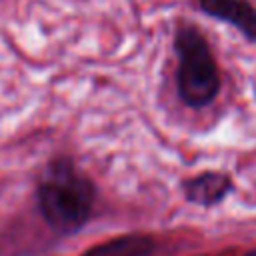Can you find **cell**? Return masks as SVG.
Returning a JSON list of instances; mask_svg holds the SVG:
<instances>
[{"label":"cell","instance_id":"1","mask_svg":"<svg viewBox=\"0 0 256 256\" xmlns=\"http://www.w3.org/2000/svg\"><path fill=\"white\" fill-rule=\"evenodd\" d=\"M94 182L66 156L54 158L36 184L40 216L58 234L80 230L94 210Z\"/></svg>","mask_w":256,"mask_h":256},{"label":"cell","instance_id":"6","mask_svg":"<svg viewBox=\"0 0 256 256\" xmlns=\"http://www.w3.org/2000/svg\"><path fill=\"white\" fill-rule=\"evenodd\" d=\"M246 256H256V252H250V254H246Z\"/></svg>","mask_w":256,"mask_h":256},{"label":"cell","instance_id":"2","mask_svg":"<svg viewBox=\"0 0 256 256\" xmlns=\"http://www.w3.org/2000/svg\"><path fill=\"white\" fill-rule=\"evenodd\" d=\"M176 92L184 106L202 110L222 90V76L206 36L194 24H180L174 32Z\"/></svg>","mask_w":256,"mask_h":256},{"label":"cell","instance_id":"3","mask_svg":"<svg viewBox=\"0 0 256 256\" xmlns=\"http://www.w3.org/2000/svg\"><path fill=\"white\" fill-rule=\"evenodd\" d=\"M202 14L238 30L248 42H256V6L250 0H196Z\"/></svg>","mask_w":256,"mask_h":256},{"label":"cell","instance_id":"5","mask_svg":"<svg viewBox=\"0 0 256 256\" xmlns=\"http://www.w3.org/2000/svg\"><path fill=\"white\" fill-rule=\"evenodd\" d=\"M154 248L152 238L144 234H126L92 246L82 256H148Z\"/></svg>","mask_w":256,"mask_h":256},{"label":"cell","instance_id":"4","mask_svg":"<svg viewBox=\"0 0 256 256\" xmlns=\"http://www.w3.org/2000/svg\"><path fill=\"white\" fill-rule=\"evenodd\" d=\"M232 190V178L224 172H200L184 182V196L198 206H214L222 202Z\"/></svg>","mask_w":256,"mask_h":256}]
</instances>
